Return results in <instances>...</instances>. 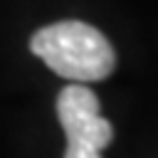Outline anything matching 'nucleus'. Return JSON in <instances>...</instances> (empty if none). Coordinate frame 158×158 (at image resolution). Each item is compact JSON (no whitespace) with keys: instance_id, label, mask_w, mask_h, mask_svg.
Here are the masks:
<instances>
[{"instance_id":"f257e3e1","label":"nucleus","mask_w":158,"mask_h":158,"mask_svg":"<svg viewBox=\"0 0 158 158\" xmlns=\"http://www.w3.org/2000/svg\"><path fill=\"white\" fill-rule=\"evenodd\" d=\"M30 49L52 72L79 84L106 79L116 67L109 40L94 25L79 20H62L37 30L30 40Z\"/></svg>"},{"instance_id":"f03ea898","label":"nucleus","mask_w":158,"mask_h":158,"mask_svg":"<svg viewBox=\"0 0 158 158\" xmlns=\"http://www.w3.org/2000/svg\"><path fill=\"white\" fill-rule=\"evenodd\" d=\"M57 118L67 133L69 148H86L101 153L114 138L111 121L101 116L96 94L84 84H67L59 91Z\"/></svg>"},{"instance_id":"7ed1b4c3","label":"nucleus","mask_w":158,"mask_h":158,"mask_svg":"<svg viewBox=\"0 0 158 158\" xmlns=\"http://www.w3.org/2000/svg\"><path fill=\"white\" fill-rule=\"evenodd\" d=\"M64 158H101L99 151H86V148H64Z\"/></svg>"}]
</instances>
